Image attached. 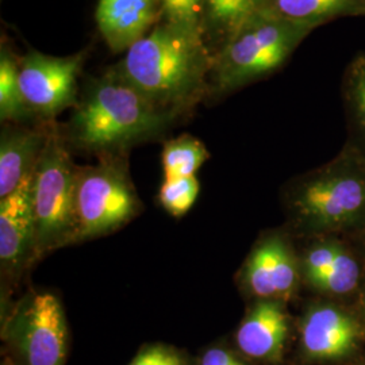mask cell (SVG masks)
I'll list each match as a JSON object with an SVG mask.
<instances>
[{"label":"cell","instance_id":"cell-16","mask_svg":"<svg viewBox=\"0 0 365 365\" xmlns=\"http://www.w3.org/2000/svg\"><path fill=\"white\" fill-rule=\"evenodd\" d=\"M267 6L288 21L313 27L341 15L365 14V0H267Z\"/></svg>","mask_w":365,"mask_h":365},{"label":"cell","instance_id":"cell-14","mask_svg":"<svg viewBox=\"0 0 365 365\" xmlns=\"http://www.w3.org/2000/svg\"><path fill=\"white\" fill-rule=\"evenodd\" d=\"M49 137V130L7 123L0 137V199L33 178Z\"/></svg>","mask_w":365,"mask_h":365},{"label":"cell","instance_id":"cell-5","mask_svg":"<svg viewBox=\"0 0 365 365\" xmlns=\"http://www.w3.org/2000/svg\"><path fill=\"white\" fill-rule=\"evenodd\" d=\"M78 170L56 130L39 157L31 182L36 220V259L76 241V188Z\"/></svg>","mask_w":365,"mask_h":365},{"label":"cell","instance_id":"cell-21","mask_svg":"<svg viewBox=\"0 0 365 365\" xmlns=\"http://www.w3.org/2000/svg\"><path fill=\"white\" fill-rule=\"evenodd\" d=\"M161 21L202 30L203 0H160Z\"/></svg>","mask_w":365,"mask_h":365},{"label":"cell","instance_id":"cell-2","mask_svg":"<svg viewBox=\"0 0 365 365\" xmlns=\"http://www.w3.org/2000/svg\"><path fill=\"white\" fill-rule=\"evenodd\" d=\"M288 218L298 235L353 240L365 229V152L354 143L291 185Z\"/></svg>","mask_w":365,"mask_h":365},{"label":"cell","instance_id":"cell-1","mask_svg":"<svg viewBox=\"0 0 365 365\" xmlns=\"http://www.w3.org/2000/svg\"><path fill=\"white\" fill-rule=\"evenodd\" d=\"M212 64L214 54L200 30L161 21L117 68L148 99L176 115L206 93Z\"/></svg>","mask_w":365,"mask_h":365},{"label":"cell","instance_id":"cell-26","mask_svg":"<svg viewBox=\"0 0 365 365\" xmlns=\"http://www.w3.org/2000/svg\"><path fill=\"white\" fill-rule=\"evenodd\" d=\"M1 365H13V363L10 361V359L6 356L4 359H3V361H1Z\"/></svg>","mask_w":365,"mask_h":365},{"label":"cell","instance_id":"cell-17","mask_svg":"<svg viewBox=\"0 0 365 365\" xmlns=\"http://www.w3.org/2000/svg\"><path fill=\"white\" fill-rule=\"evenodd\" d=\"M24 98L19 81V58L3 42L0 49V119L6 123H21L34 117Z\"/></svg>","mask_w":365,"mask_h":365},{"label":"cell","instance_id":"cell-22","mask_svg":"<svg viewBox=\"0 0 365 365\" xmlns=\"http://www.w3.org/2000/svg\"><path fill=\"white\" fill-rule=\"evenodd\" d=\"M129 365H190L188 359L175 346L152 344L144 346Z\"/></svg>","mask_w":365,"mask_h":365},{"label":"cell","instance_id":"cell-9","mask_svg":"<svg viewBox=\"0 0 365 365\" xmlns=\"http://www.w3.org/2000/svg\"><path fill=\"white\" fill-rule=\"evenodd\" d=\"M84 56V52L66 57L30 52L19 58L22 93L36 115L49 119L76 103Z\"/></svg>","mask_w":365,"mask_h":365},{"label":"cell","instance_id":"cell-7","mask_svg":"<svg viewBox=\"0 0 365 365\" xmlns=\"http://www.w3.org/2000/svg\"><path fill=\"white\" fill-rule=\"evenodd\" d=\"M140 207L126 173L114 161L78 170L76 241L117 230Z\"/></svg>","mask_w":365,"mask_h":365},{"label":"cell","instance_id":"cell-24","mask_svg":"<svg viewBox=\"0 0 365 365\" xmlns=\"http://www.w3.org/2000/svg\"><path fill=\"white\" fill-rule=\"evenodd\" d=\"M351 241H352L354 248L357 249V252L360 253V256H361V259H363L365 264V229Z\"/></svg>","mask_w":365,"mask_h":365},{"label":"cell","instance_id":"cell-15","mask_svg":"<svg viewBox=\"0 0 365 365\" xmlns=\"http://www.w3.org/2000/svg\"><path fill=\"white\" fill-rule=\"evenodd\" d=\"M265 7L267 0H203V36L222 46Z\"/></svg>","mask_w":365,"mask_h":365},{"label":"cell","instance_id":"cell-25","mask_svg":"<svg viewBox=\"0 0 365 365\" xmlns=\"http://www.w3.org/2000/svg\"><path fill=\"white\" fill-rule=\"evenodd\" d=\"M356 306H357V309L360 312V315H361L365 325V286L363 288V291H361V294H360V297H359V299L356 302Z\"/></svg>","mask_w":365,"mask_h":365},{"label":"cell","instance_id":"cell-11","mask_svg":"<svg viewBox=\"0 0 365 365\" xmlns=\"http://www.w3.org/2000/svg\"><path fill=\"white\" fill-rule=\"evenodd\" d=\"M33 178L0 199L1 272L16 277L27 262L36 260V220L31 197Z\"/></svg>","mask_w":365,"mask_h":365},{"label":"cell","instance_id":"cell-20","mask_svg":"<svg viewBox=\"0 0 365 365\" xmlns=\"http://www.w3.org/2000/svg\"><path fill=\"white\" fill-rule=\"evenodd\" d=\"M344 92L353 125L365 141V54H359L348 68Z\"/></svg>","mask_w":365,"mask_h":365},{"label":"cell","instance_id":"cell-23","mask_svg":"<svg viewBox=\"0 0 365 365\" xmlns=\"http://www.w3.org/2000/svg\"><path fill=\"white\" fill-rule=\"evenodd\" d=\"M200 365H248L235 352L223 346L209 348L202 356Z\"/></svg>","mask_w":365,"mask_h":365},{"label":"cell","instance_id":"cell-10","mask_svg":"<svg viewBox=\"0 0 365 365\" xmlns=\"http://www.w3.org/2000/svg\"><path fill=\"white\" fill-rule=\"evenodd\" d=\"M241 284L255 300L287 303L302 283L299 255L287 237L269 233L260 238L241 271Z\"/></svg>","mask_w":365,"mask_h":365},{"label":"cell","instance_id":"cell-8","mask_svg":"<svg viewBox=\"0 0 365 365\" xmlns=\"http://www.w3.org/2000/svg\"><path fill=\"white\" fill-rule=\"evenodd\" d=\"M365 341V325L356 304L318 298L299 322V352L309 364H336L352 359Z\"/></svg>","mask_w":365,"mask_h":365},{"label":"cell","instance_id":"cell-3","mask_svg":"<svg viewBox=\"0 0 365 365\" xmlns=\"http://www.w3.org/2000/svg\"><path fill=\"white\" fill-rule=\"evenodd\" d=\"M173 117L113 68L90 86L72 117L71 131L78 146L106 153L157 134Z\"/></svg>","mask_w":365,"mask_h":365},{"label":"cell","instance_id":"cell-18","mask_svg":"<svg viewBox=\"0 0 365 365\" xmlns=\"http://www.w3.org/2000/svg\"><path fill=\"white\" fill-rule=\"evenodd\" d=\"M209 157L207 148L195 137L184 134L173 138L164 145L161 153L164 179L195 176Z\"/></svg>","mask_w":365,"mask_h":365},{"label":"cell","instance_id":"cell-4","mask_svg":"<svg viewBox=\"0 0 365 365\" xmlns=\"http://www.w3.org/2000/svg\"><path fill=\"white\" fill-rule=\"evenodd\" d=\"M314 29L288 21L267 6L214 54L217 90L233 91L274 72Z\"/></svg>","mask_w":365,"mask_h":365},{"label":"cell","instance_id":"cell-12","mask_svg":"<svg viewBox=\"0 0 365 365\" xmlns=\"http://www.w3.org/2000/svg\"><path fill=\"white\" fill-rule=\"evenodd\" d=\"M280 300L257 299L235 331V345L245 357L279 363L291 336V318Z\"/></svg>","mask_w":365,"mask_h":365},{"label":"cell","instance_id":"cell-13","mask_svg":"<svg viewBox=\"0 0 365 365\" xmlns=\"http://www.w3.org/2000/svg\"><path fill=\"white\" fill-rule=\"evenodd\" d=\"M95 18L108 48L126 53L161 19L160 0H99Z\"/></svg>","mask_w":365,"mask_h":365},{"label":"cell","instance_id":"cell-19","mask_svg":"<svg viewBox=\"0 0 365 365\" xmlns=\"http://www.w3.org/2000/svg\"><path fill=\"white\" fill-rule=\"evenodd\" d=\"M199 188L196 176L164 179L158 191V202L172 217L180 218L194 206Z\"/></svg>","mask_w":365,"mask_h":365},{"label":"cell","instance_id":"cell-6","mask_svg":"<svg viewBox=\"0 0 365 365\" xmlns=\"http://www.w3.org/2000/svg\"><path fill=\"white\" fill-rule=\"evenodd\" d=\"M13 365H66L69 330L61 302L51 292H30L1 324Z\"/></svg>","mask_w":365,"mask_h":365}]
</instances>
